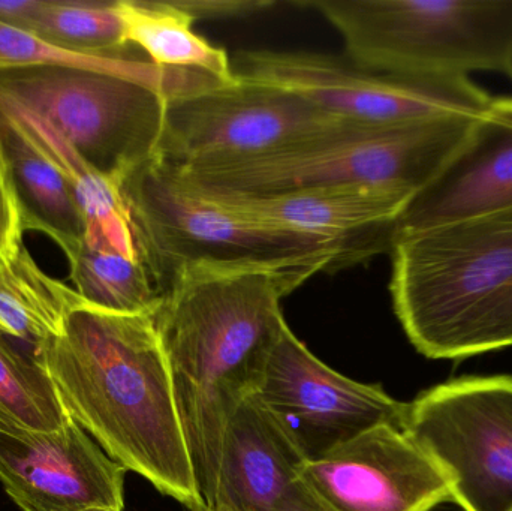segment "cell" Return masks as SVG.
<instances>
[{"instance_id":"1","label":"cell","mask_w":512,"mask_h":511,"mask_svg":"<svg viewBox=\"0 0 512 511\" xmlns=\"http://www.w3.org/2000/svg\"><path fill=\"white\" fill-rule=\"evenodd\" d=\"M334 267L330 252L186 264L152 315L195 483L209 509L225 429L236 408L258 390L285 329L280 300Z\"/></svg>"},{"instance_id":"2","label":"cell","mask_w":512,"mask_h":511,"mask_svg":"<svg viewBox=\"0 0 512 511\" xmlns=\"http://www.w3.org/2000/svg\"><path fill=\"white\" fill-rule=\"evenodd\" d=\"M68 416L126 471L189 507L198 492L152 315L83 302L41 354Z\"/></svg>"},{"instance_id":"3","label":"cell","mask_w":512,"mask_h":511,"mask_svg":"<svg viewBox=\"0 0 512 511\" xmlns=\"http://www.w3.org/2000/svg\"><path fill=\"white\" fill-rule=\"evenodd\" d=\"M390 293L418 353L465 360L512 347V209L394 234Z\"/></svg>"},{"instance_id":"4","label":"cell","mask_w":512,"mask_h":511,"mask_svg":"<svg viewBox=\"0 0 512 511\" xmlns=\"http://www.w3.org/2000/svg\"><path fill=\"white\" fill-rule=\"evenodd\" d=\"M478 119L391 126L343 122L261 155L174 167L201 188L221 194L367 185L417 195L456 155Z\"/></svg>"},{"instance_id":"5","label":"cell","mask_w":512,"mask_h":511,"mask_svg":"<svg viewBox=\"0 0 512 511\" xmlns=\"http://www.w3.org/2000/svg\"><path fill=\"white\" fill-rule=\"evenodd\" d=\"M364 71L396 77L508 75L512 0H309Z\"/></svg>"},{"instance_id":"6","label":"cell","mask_w":512,"mask_h":511,"mask_svg":"<svg viewBox=\"0 0 512 511\" xmlns=\"http://www.w3.org/2000/svg\"><path fill=\"white\" fill-rule=\"evenodd\" d=\"M120 191L128 207L138 254L162 294L186 264L198 261L273 260L330 252L297 234L262 224L227 206L161 158L132 171Z\"/></svg>"},{"instance_id":"7","label":"cell","mask_w":512,"mask_h":511,"mask_svg":"<svg viewBox=\"0 0 512 511\" xmlns=\"http://www.w3.org/2000/svg\"><path fill=\"white\" fill-rule=\"evenodd\" d=\"M0 99L41 117L119 186L158 156L167 99L129 78L66 66L2 68Z\"/></svg>"},{"instance_id":"8","label":"cell","mask_w":512,"mask_h":511,"mask_svg":"<svg viewBox=\"0 0 512 511\" xmlns=\"http://www.w3.org/2000/svg\"><path fill=\"white\" fill-rule=\"evenodd\" d=\"M233 72L363 125L478 119L489 113L493 102V96L469 77L375 74L349 60L312 51H242L233 60Z\"/></svg>"},{"instance_id":"9","label":"cell","mask_w":512,"mask_h":511,"mask_svg":"<svg viewBox=\"0 0 512 511\" xmlns=\"http://www.w3.org/2000/svg\"><path fill=\"white\" fill-rule=\"evenodd\" d=\"M403 431L463 511H512V377H462L418 395Z\"/></svg>"},{"instance_id":"10","label":"cell","mask_w":512,"mask_h":511,"mask_svg":"<svg viewBox=\"0 0 512 511\" xmlns=\"http://www.w3.org/2000/svg\"><path fill=\"white\" fill-rule=\"evenodd\" d=\"M351 122L304 99L237 78L167 101L158 158L176 167L248 158Z\"/></svg>"},{"instance_id":"11","label":"cell","mask_w":512,"mask_h":511,"mask_svg":"<svg viewBox=\"0 0 512 511\" xmlns=\"http://www.w3.org/2000/svg\"><path fill=\"white\" fill-rule=\"evenodd\" d=\"M254 398L306 462L378 426L403 429L408 404L357 383L316 359L286 324Z\"/></svg>"},{"instance_id":"12","label":"cell","mask_w":512,"mask_h":511,"mask_svg":"<svg viewBox=\"0 0 512 511\" xmlns=\"http://www.w3.org/2000/svg\"><path fill=\"white\" fill-rule=\"evenodd\" d=\"M301 477L328 511H432L453 501L432 459L388 425L306 462Z\"/></svg>"},{"instance_id":"13","label":"cell","mask_w":512,"mask_h":511,"mask_svg":"<svg viewBox=\"0 0 512 511\" xmlns=\"http://www.w3.org/2000/svg\"><path fill=\"white\" fill-rule=\"evenodd\" d=\"M125 474L72 419L53 432H0V483L23 511L123 510Z\"/></svg>"},{"instance_id":"14","label":"cell","mask_w":512,"mask_h":511,"mask_svg":"<svg viewBox=\"0 0 512 511\" xmlns=\"http://www.w3.org/2000/svg\"><path fill=\"white\" fill-rule=\"evenodd\" d=\"M212 194L255 221L333 249L339 269L390 252L397 221L415 198L399 189L367 185L271 195Z\"/></svg>"},{"instance_id":"15","label":"cell","mask_w":512,"mask_h":511,"mask_svg":"<svg viewBox=\"0 0 512 511\" xmlns=\"http://www.w3.org/2000/svg\"><path fill=\"white\" fill-rule=\"evenodd\" d=\"M303 456L249 396L225 429L215 511H328L301 477Z\"/></svg>"},{"instance_id":"16","label":"cell","mask_w":512,"mask_h":511,"mask_svg":"<svg viewBox=\"0 0 512 511\" xmlns=\"http://www.w3.org/2000/svg\"><path fill=\"white\" fill-rule=\"evenodd\" d=\"M512 209V123L487 113L456 155L406 207L394 234L417 233Z\"/></svg>"},{"instance_id":"17","label":"cell","mask_w":512,"mask_h":511,"mask_svg":"<svg viewBox=\"0 0 512 511\" xmlns=\"http://www.w3.org/2000/svg\"><path fill=\"white\" fill-rule=\"evenodd\" d=\"M0 143L23 213L24 230L41 231L71 257L87 233L86 216L65 177L0 105Z\"/></svg>"},{"instance_id":"18","label":"cell","mask_w":512,"mask_h":511,"mask_svg":"<svg viewBox=\"0 0 512 511\" xmlns=\"http://www.w3.org/2000/svg\"><path fill=\"white\" fill-rule=\"evenodd\" d=\"M0 105L15 117L27 137L53 162L71 186L86 216V237L105 240L129 257H140L120 186L92 167L41 117L3 99H0Z\"/></svg>"},{"instance_id":"19","label":"cell","mask_w":512,"mask_h":511,"mask_svg":"<svg viewBox=\"0 0 512 511\" xmlns=\"http://www.w3.org/2000/svg\"><path fill=\"white\" fill-rule=\"evenodd\" d=\"M123 35L156 66L207 72L224 83L236 80L222 48L194 32L195 18L174 0H117Z\"/></svg>"},{"instance_id":"20","label":"cell","mask_w":512,"mask_h":511,"mask_svg":"<svg viewBox=\"0 0 512 511\" xmlns=\"http://www.w3.org/2000/svg\"><path fill=\"white\" fill-rule=\"evenodd\" d=\"M83 302L74 288L48 276L26 246L12 260L0 261V335L39 359L66 315Z\"/></svg>"},{"instance_id":"21","label":"cell","mask_w":512,"mask_h":511,"mask_svg":"<svg viewBox=\"0 0 512 511\" xmlns=\"http://www.w3.org/2000/svg\"><path fill=\"white\" fill-rule=\"evenodd\" d=\"M26 66H66L92 69L129 78L161 93L167 101L222 83L213 75L195 69L164 68L149 59L131 56H84L42 41L33 33L0 24V69Z\"/></svg>"},{"instance_id":"22","label":"cell","mask_w":512,"mask_h":511,"mask_svg":"<svg viewBox=\"0 0 512 511\" xmlns=\"http://www.w3.org/2000/svg\"><path fill=\"white\" fill-rule=\"evenodd\" d=\"M68 261L74 290L95 308L153 315L161 305L164 294L141 257H129L105 240L84 236Z\"/></svg>"},{"instance_id":"23","label":"cell","mask_w":512,"mask_h":511,"mask_svg":"<svg viewBox=\"0 0 512 511\" xmlns=\"http://www.w3.org/2000/svg\"><path fill=\"white\" fill-rule=\"evenodd\" d=\"M69 420L41 359L0 335V432H53Z\"/></svg>"},{"instance_id":"24","label":"cell","mask_w":512,"mask_h":511,"mask_svg":"<svg viewBox=\"0 0 512 511\" xmlns=\"http://www.w3.org/2000/svg\"><path fill=\"white\" fill-rule=\"evenodd\" d=\"M116 2L44 0L30 33L84 56H126L129 45Z\"/></svg>"},{"instance_id":"25","label":"cell","mask_w":512,"mask_h":511,"mask_svg":"<svg viewBox=\"0 0 512 511\" xmlns=\"http://www.w3.org/2000/svg\"><path fill=\"white\" fill-rule=\"evenodd\" d=\"M23 213L0 143V261H9L24 248Z\"/></svg>"},{"instance_id":"26","label":"cell","mask_w":512,"mask_h":511,"mask_svg":"<svg viewBox=\"0 0 512 511\" xmlns=\"http://www.w3.org/2000/svg\"><path fill=\"white\" fill-rule=\"evenodd\" d=\"M195 20L201 18L248 17L276 5L262 0H174Z\"/></svg>"},{"instance_id":"27","label":"cell","mask_w":512,"mask_h":511,"mask_svg":"<svg viewBox=\"0 0 512 511\" xmlns=\"http://www.w3.org/2000/svg\"><path fill=\"white\" fill-rule=\"evenodd\" d=\"M44 0H0V24L32 32Z\"/></svg>"},{"instance_id":"28","label":"cell","mask_w":512,"mask_h":511,"mask_svg":"<svg viewBox=\"0 0 512 511\" xmlns=\"http://www.w3.org/2000/svg\"><path fill=\"white\" fill-rule=\"evenodd\" d=\"M490 113L498 119L512 123V96H502V98H493Z\"/></svg>"},{"instance_id":"29","label":"cell","mask_w":512,"mask_h":511,"mask_svg":"<svg viewBox=\"0 0 512 511\" xmlns=\"http://www.w3.org/2000/svg\"><path fill=\"white\" fill-rule=\"evenodd\" d=\"M87 511H122L117 509H93V510H87Z\"/></svg>"},{"instance_id":"30","label":"cell","mask_w":512,"mask_h":511,"mask_svg":"<svg viewBox=\"0 0 512 511\" xmlns=\"http://www.w3.org/2000/svg\"><path fill=\"white\" fill-rule=\"evenodd\" d=\"M194 511H215V510L209 509V507H200V509H195Z\"/></svg>"},{"instance_id":"31","label":"cell","mask_w":512,"mask_h":511,"mask_svg":"<svg viewBox=\"0 0 512 511\" xmlns=\"http://www.w3.org/2000/svg\"><path fill=\"white\" fill-rule=\"evenodd\" d=\"M508 77H510L512 80V62H511V66H510V72H508Z\"/></svg>"}]
</instances>
